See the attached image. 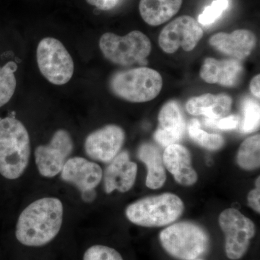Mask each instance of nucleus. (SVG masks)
<instances>
[{
  "label": "nucleus",
  "instance_id": "nucleus-22",
  "mask_svg": "<svg viewBox=\"0 0 260 260\" xmlns=\"http://www.w3.org/2000/svg\"><path fill=\"white\" fill-rule=\"evenodd\" d=\"M187 130L191 139L203 148L209 150H217L223 147V137L218 134H209L203 131L200 128V123L198 119H192L189 121Z\"/></svg>",
  "mask_w": 260,
  "mask_h": 260
},
{
  "label": "nucleus",
  "instance_id": "nucleus-20",
  "mask_svg": "<svg viewBox=\"0 0 260 260\" xmlns=\"http://www.w3.org/2000/svg\"><path fill=\"white\" fill-rule=\"evenodd\" d=\"M138 156L148 169L146 186L152 189L161 187L167 180V174L158 148L150 143H145L138 149Z\"/></svg>",
  "mask_w": 260,
  "mask_h": 260
},
{
  "label": "nucleus",
  "instance_id": "nucleus-3",
  "mask_svg": "<svg viewBox=\"0 0 260 260\" xmlns=\"http://www.w3.org/2000/svg\"><path fill=\"white\" fill-rule=\"evenodd\" d=\"M182 200L177 195L164 193L135 202L126 209L132 223L143 227H161L174 223L184 211Z\"/></svg>",
  "mask_w": 260,
  "mask_h": 260
},
{
  "label": "nucleus",
  "instance_id": "nucleus-21",
  "mask_svg": "<svg viewBox=\"0 0 260 260\" xmlns=\"http://www.w3.org/2000/svg\"><path fill=\"white\" fill-rule=\"evenodd\" d=\"M260 136L256 135L243 142L237 154V164L246 171L254 170L260 166Z\"/></svg>",
  "mask_w": 260,
  "mask_h": 260
},
{
  "label": "nucleus",
  "instance_id": "nucleus-17",
  "mask_svg": "<svg viewBox=\"0 0 260 260\" xmlns=\"http://www.w3.org/2000/svg\"><path fill=\"white\" fill-rule=\"evenodd\" d=\"M242 71V64L238 59L218 60L207 58L200 70V75L206 83L234 87L239 83Z\"/></svg>",
  "mask_w": 260,
  "mask_h": 260
},
{
  "label": "nucleus",
  "instance_id": "nucleus-9",
  "mask_svg": "<svg viewBox=\"0 0 260 260\" xmlns=\"http://www.w3.org/2000/svg\"><path fill=\"white\" fill-rule=\"evenodd\" d=\"M73 150L70 133L65 129L57 130L49 144L39 145L36 149V164L41 175L52 178L61 173Z\"/></svg>",
  "mask_w": 260,
  "mask_h": 260
},
{
  "label": "nucleus",
  "instance_id": "nucleus-25",
  "mask_svg": "<svg viewBox=\"0 0 260 260\" xmlns=\"http://www.w3.org/2000/svg\"><path fill=\"white\" fill-rule=\"evenodd\" d=\"M229 0H215L211 5L206 7L200 15L198 21L203 25H210L222 16L229 8Z\"/></svg>",
  "mask_w": 260,
  "mask_h": 260
},
{
  "label": "nucleus",
  "instance_id": "nucleus-29",
  "mask_svg": "<svg viewBox=\"0 0 260 260\" xmlns=\"http://www.w3.org/2000/svg\"><path fill=\"white\" fill-rule=\"evenodd\" d=\"M87 3L98 9L107 11L116 8L121 0H86Z\"/></svg>",
  "mask_w": 260,
  "mask_h": 260
},
{
  "label": "nucleus",
  "instance_id": "nucleus-13",
  "mask_svg": "<svg viewBox=\"0 0 260 260\" xmlns=\"http://www.w3.org/2000/svg\"><path fill=\"white\" fill-rule=\"evenodd\" d=\"M185 129V120L179 104L170 101L164 104L158 114V129L154 133L155 141L164 148L178 144Z\"/></svg>",
  "mask_w": 260,
  "mask_h": 260
},
{
  "label": "nucleus",
  "instance_id": "nucleus-1",
  "mask_svg": "<svg viewBox=\"0 0 260 260\" xmlns=\"http://www.w3.org/2000/svg\"><path fill=\"white\" fill-rule=\"evenodd\" d=\"M63 205L55 198L34 201L19 216L15 236L19 242L28 246H42L51 242L59 234L63 221Z\"/></svg>",
  "mask_w": 260,
  "mask_h": 260
},
{
  "label": "nucleus",
  "instance_id": "nucleus-26",
  "mask_svg": "<svg viewBox=\"0 0 260 260\" xmlns=\"http://www.w3.org/2000/svg\"><path fill=\"white\" fill-rule=\"evenodd\" d=\"M83 260H124L121 254L113 248L104 245L90 246L85 251Z\"/></svg>",
  "mask_w": 260,
  "mask_h": 260
},
{
  "label": "nucleus",
  "instance_id": "nucleus-30",
  "mask_svg": "<svg viewBox=\"0 0 260 260\" xmlns=\"http://www.w3.org/2000/svg\"><path fill=\"white\" fill-rule=\"evenodd\" d=\"M259 83H260V75H256L252 80H251L250 83V90L251 93L254 95V96L259 99L260 93H259Z\"/></svg>",
  "mask_w": 260,
  "mask_h": 260
},
{
  "label": "nucleus",
  "instance_id": "nucleus-6",
  "mask_svg": "<svg viewBox=\"0 0 260 260\" xmlns=\"http://www.w3.org/2000/svg\"><path fill=\"white\" fill-rule=\"evenodd\" d=\"M99 47L106 59L124 67L146 64V58L152 50L150 39L138 30H133L124 37L106 32L101 37Z\"/></svg>",
  "mask_w": 260,
  "mask_h": 260
},
{
  "label": "nucleus",
  "instance_id": "nucleus-28",
  "mask_svg": "<svg viewBox=\"0 0 260 260\" xmlns=\"http://www.w3.org/2000/svg\"><path fill=\"white\" fill-rule=\"evenodd\" d=\"M255 188L250 191L247 197L248 205L256 213H260V178L256 179Z\"/></svg>",
  "mask_w": 260,
  "mask_h": 260
},
{
  "label": "nucleus",
  "instance_id": "nucleus-7",
  "mask_svg": "<svg viewBox=\"0 0 260 260\" xmlns=\"http://www.w3.org/2000/svg\"><path fill=\"white\" fill-rule=\"evenodd\" d=\"M38 66L43 76L56 85H62L71 80L74 62L62 43L54 38L43 39L37 47Z\"/></svg>",
  "mask_w": 260,
  "mask_h": 260
},
{
  "label": "nucleus",
  "instance_id": "nucleus-2",
  "mask_svg": "<svg viewBox=\"0 0 260 260\" xmlns=\"http://www.w3.org/2000/svg\"><path fill=\"white\" fill-rule=\"evenodd\" d=\"M30 155L28 132L14 116L0 119V174L8 179L23 175Z\"/></svg>",
  "mask_w": 260,
  "mask_h": 260
},
{
  "label": "nucleus",
  "instance_id": "nucleus-8",
  "mask_svg": "<svg viewBox=\"0 0 260 260\" xmlns=\"http://www.w3.org/2000/svg\"><path fill=\"white\" fill-rule=\"evenodd\" d=\"M219 225L225 234L228 257L233 260L241 259L246 254L251 239L255 235V225L234 208H228L220 213Z\"/></svg>",
  "mask_w": 260,
  "mask_h": 260
},
{
  "label": "nucleus",
  "instance_id": "nucleus-5",
  "mask_svg": "<svg viewBox=\"0 0 260 260\" xmlns=\"http://www.w3.org/2000/svg\"><path fill=\"white\" fill-rule=\"evenodd\" d=\"M159 238L164 249L180 260L199 259L209 247V237L204 229L190 222L173 224L162 230Z\"/></svg>",
  "mask_w": 260,
  "mask_h": 260
},
{
  "label": "nucleus",
  "instance_id": "nucleus-24",
  "mask_svg": "<svg viewBox=\"0 0 260 260\" xmlns=\"http://www.w3.org/2000/svg\"><path fill=\"white\" fill-rule=\"evenodd\" d=\"M243 119L240 129L243 133H251L259 126L260 108L259 103L246 98L242 103Z\"/></svg>",
  "mask_w": 260,
  "mask_h": 260
},
{
  "label": "nucleus",
  "instance_id": "nucleus-18",
  "mask_svg": "<svg viewBox=\"0 0 260 260\" xmlns=\"http://www.w3.org/2000/svg\"><path fill=\"white\" fill-rule=\"evenodd\" d=\"M232 106V99L229 95L206 93L191 98L186 103V109L191 115H203L208 119H217L227 116Z\"/></svg>",
  "mask_w": 260,
  "mask_h": 260
},
{
  "label": "nucleus",
  "instance_id": "nucleus-16",
  "mask_svg": "<svg viewBox=\"0 0 260 260\" xmlns=\"http://www.w3.org/2000/svg\"><path fill=\"white\" fill-rule=\"evenodd\" d=\"M162 160L168 171L181 185L191 186L198 181V173L191 166V155L185 147L179 144L169 145L165 149Z\"/></svg>",
  "mask_w": 260,
  "mask_h": 260
},
{
  "label": "nucleus",
  "instance_id": "nucleus-12",
  "mask_svg": "<svg viewBox=\"0 0 260 260\" xmlns=\"http://www.w3.org/2000/svg\"><path fill=\"white\" fill-rule=\"evenodd\" d=\"M102 177L100 166L81 157L68 159L61 172L62 180L76 186L82 194L94 191Z\"/></svg>",
  "mask_w": 260,
  "mask_h": 260
},
{
  "label": "nucleus",
  "instance_id": "nucleus-15",
  "mask_svg": "<svg viewBox=\"0 0 260 260\" xmlns=\"http://www.w3.org/2000/svg\"><path fill=\"white\" fill-rule=\"evenodd\" d=\"M210 45L223 54L238 60L246 59L256 47L254 32L245 29L234 30L231 34L218 32L210 38Z\"/></svg>",
  "mask_w": 260,
  "mask_h": 260
},
{
  "label": "nucleus",
  "instance_id": "nucleus-19",
  "mask_svg": "<svg viewBox=\"0 0 260 260\" xmlns=\"http://www.w3.org/2000/svg\"><path fill=\"white\" fill-rule=\"evenodd\" d=\"M182 3L183 0H140V15L145 23L157 26L177 14Z\"/></svg>",
  "mask_w": 260,
  "mask_h": 260
},
{
  "label": "nucleus",
  "instance_id": "nucleus-11",
  "mask_svg": "<svg viewBox=\"0 0 260 260\" xmlns=\"http://www.w3.org/2000/svg\"><path fill=\"white\" fill-rule=\"evenodd\" d=\"M125 140V133L120 126L109 124L95 130L85 141V153L93 160L110 162L119 153Z\"/></svg>",
  "mask_w": 260,
  "mask_h": 260
},
{
  "label": "nucleus",
  "instance_id": "nucleus-4",
  "mask_svg": "<svg viewBox=\"0 0 260 260\" xmlns=\"http://www.w3.org/2000/svg\"><path fill=\"white\" fill-rule=\"evenodd\" d=\"M162 87L161 75L145 67L117 72L110 80V88L116 96L133 103L153 100Z\"/></svg>",
  "mask_w": 260,
  "mask_h": 260
},
{
  "label": "nucleus",
  "instance_id": "nucleus-23",
  "mask_svg": "<svg viewBox=\"0 0 260 260\" xmlns=\"http://www.w3.org/2000/svg\"><path fill=\"white\" fill-rule=\"evenodd\" d=\"M17 68L14 61L0 67V107L8 104L14 95L17 84L15 72Z\"/></svg>",
  "mask_w": 260,
  "mask_h": 260
},
{
  "label": "nucleus",
  "instance_id": "nucleus-27",
  "mask_svg": "<svg viewBox=\"0 0 260 260\" xmlns=\"http://www.w3.org/2000/svg\"><path fill=\"white\" fill-rule=\"evenodd\" d=\"M241 118L238 115L225 116L220 119H206L204 120V124L208 127L215 129L231 130L234 129L239 126Z\"/></svg>",
  "mask_w": 260,
  "mask_h": 260
},
{
  "label": "nucleus",
  "instance_id": "nucleus-10",
  "mask_svg": "<svg viewBox=\"0 0 260 260\" xmlns=\"http://www.w3.org/2000/svg\"><path fill=\"white\" fill-rule=\"evenodd\" d=\"M203 37L199 23L189 15L173 20L162 29L158 44L162 51L173 54L181 47L184 51L193 50Z\"/></svg>",
  "mask_w": 260,
  "mask_h": 260
},
{
  "label": "nucleus",
  "instance_id": "nucleus-14",
  "mask_svg": "<svg viewBox=\"0 0 260 260\" xmlns=\"http://www.w3.org/2000/svg\"><path fill=\"white\" fill-rule=\"evenodd\" d=\"M138 166L131 161L128 152L118 154L108 166L104 173V188L107 194L114 191L126 192L136 180Z\"/></svg>",
  "mask_w": 260,
  "mask_h": 260
},
{
  "label": "nucleus",
  "instance_id": "nucleus-31",
  "mask_svg": "<svg viewBox=\"0 0 260 260\" xmlns=\"http://www.w3.org/2000/svg\"><path fill=\"white\" fill-rule=\"evenodd\" d=\"M195 260H203V259H195Z\"/></svg>",
  "mask_w": 260,
  "mask_h": 260
}]
</instances>
